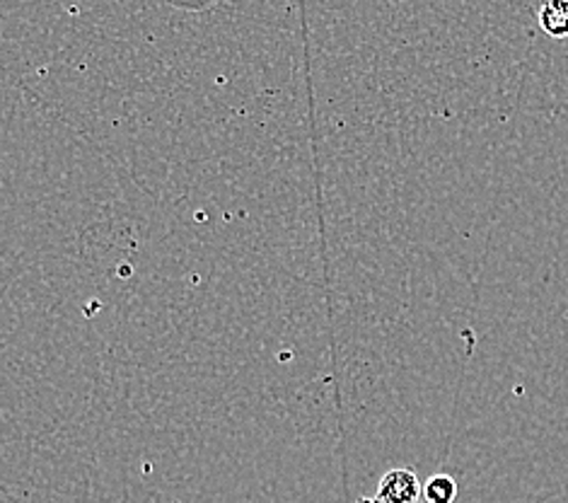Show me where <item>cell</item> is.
I'll return each instance as SVG.
<instances>
[{
  "mask_svg": "<svg viewBox=\"0 0 568 503\" xmlns=\"http://www.w3.org/2000/svg\"><path fill=\"white\" fill-rule=\"evenodd\" d=\"M539 24L549 37H568V0H547L539 12Z\"/></svg>",
  "mask_w": 568,
  "mask_h": 503,
  "instance_id": "2",
  "label": "cell"
},
{
  "mask_svg": "<svg viewBox=\"0 0 568 503\" xmlns=\"http://www.w3.org/2000/svg\"><path fill=\"white\" fill-rule=\"evenodd\" d=\"M424 494L428 503H453L457 496V484L448 474H438V477L428 480Z\"/></svg>",
  "mask_w": 568,
  "mask_h": 503,
  "instance_id": "3",
  "label": "cell"
},
{
  "mask_svg": "<svg viewBox=\"0 0 568 503\" xmlns=\"http://www.w3.org/2000/svg\"><path fill=\"white\" fill-rule=\"evenodd\" d=\"M416 496L418 486L414 474L407 470H395L383 480L377 503H416Z\"/></svg>",
  "mask_w": 568,
  "mask_h": 503,
  "instance_id": "1",
  "label": "cell"
}]
</instances>
